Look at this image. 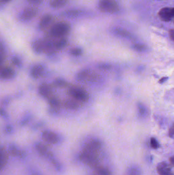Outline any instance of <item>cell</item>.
Here are the masks:
<instances>
[{
  "label": "cell",
  "instance_id": "obj_14",
  "mask_svg": "<svg viewBox=\"0 0 174 175\" xmlns=\"http://www.w3.org/2000/svg\"><path fill=\"white\" fill-rule=\"evenodd\" d=\"M44 72V68L43 65L41 64L35 65L31 69L30 75L33 78L35 79H39L41 77Z\"/></svg>",
  "mask_w": 174,
  "mask_h": 175
},
{
  "label": "cell",
  "instance_id": "obj_8",
  "mask_svg": "<svg viewBox=\"0 0 174 175\" xmlns=\"http://www.w3.org/2000/svg\"><path fill=\"white\" fill-rule=\"evenodd\" d=\"M34 148L40 155L48 159V160L54 157L53 153L50 152L47 146L41 142H36L34 144Z\"/></svg>",
  "mask_w": 174,
  "mask_h": 175
},
{
  "label": "cell",
  "instance_id": "obj_41",
  "mask_svg": "<svg viewBox=\"0 0 174 175\" xmlns=\"http://www.w3.org/2000/svg\"><path fill=\"white\" fill-rule=\"evenodd\" d=\"M10 100V98L9 97H7L3 100V104L4 105H6V104H8L9 101Z\"/></svg>",
  "mask_w": 174,
  "mask_h": 175
},
{
  "label": "cell",
  "instance_id": "obj_34",
  "mask_svg": "<svg viewBox=\"0 0 174 175\" xmlns=\"http://www.w3.org/2000/svg\"><path fill=\"white\" fill-rule=\"evenodd\" d=\"M155 120L157 121L158 123L159 124V125H161V126L164 125V124H165V122H166L165 119L162 117L160 116H155Z\"/></svg>",
  "mask_w": 174,
  "mask_h": 175
},
{
  "label": "cell",
  "instance_id": "obj_2",
  "mask_svg": "<svg viewBox=\"0 0 174 175\" xmlns=\"http://www.w3.org/2000/svg\"><path fill=\"white\" fill-rule=\"evenodd\" d=\"M79 159L82 162L85 163L91 168H94V169L100 166L97 152L83 149L81 152L79 154Z\"/></svg>",
  "mask_w": 174,
  "mask_h": 175
},
{
  "label": "cell",
  "instance_id": "obj_25",
  "mask_svg": "<svg viewBox=\"0 0 174 175\" xmlns=\"http://www.w3.org/2000/svg\"><path fill=\"white\" fill-rule=\"evenodd\" d=\"M53 85L56 87L60 88H64L68 87L69 84L66 80L64 79L58 78L55 79L53 82Z\"/></svg>",
  "mask_w": 174,
  "mask_h": 175
},
{
  "label": "cell",
  "instance_id": "obj_7",
  "mask_svg": "<svg viewBox=\"0 0 174 175\" xmlns=\"http://www.w3.org/2000/svg\"><path fill=\"white\" fill-rule=\"evenodd\" d=\"M38 14V9L37 8L31 7L26 8L21 11L19 15V18L21 21H29L32 20Z\"/></svg>",
  "mask_w": 174,
  "mask_h": 175
},
{
  "label": "cell",
  "instance_id": "obj_28",
  "mask_svg": "<svg viewBox=\"0 0 174 175\" xmlns=\"http://www.w3.org/2000/svg\"><path fill=\"white\" fill-rule=\"evenodd\" d=\"M49 161L51 162L52 164L54 166V168H55V169H56V171L59 172H62L63 169H64L63 166H62V165L61 164L60 162L55 158V157H53Z\"/></svg>",
  "mask_w": 174,
  "mask_h": 175
},
{
  "label": "cell",
  "instance_id": "obj_1",
  "mask_svg": "<svg viewBox=\"0 0 174 175\" xmlns=\"http://www.w3.org/2000/svg\"><path fill=\"white\" fill-rule=\"evenodd\" d=\"M71 27L68 23L59 22L53 25L48 31V36L53 39L64 38L70 33Z\"/></svg>",
  "mask_w": 174,
  "mask_h": 175
},
{
  "label": "cell",
  "instance_id": "obj_22",
  "mask_svg": "<svg viewBox=\"0 0 174 175\" xmlns=\"http://www.w3.org/2000/svg\"><path fill=\"white\" fill-rule=\"evenodd\" d=\"M68 3V0H50L49 5L53 8H60L65 6Z\"/></svg>",
  "mask_w": 174,
  "mask_h": 175
},
{
  "label": "cell",
  "instance_id": "obj_32",
  "mask_svg": "<svg viewBox=\"0 0 174 175\" xmlns=\"http://www.w3.org/2000/svg\"><path fill=\"white\" fill-rule=\"evenodd\" d=\"M97 68L100 70H108L110 69L111 68V66L109 63H102L99 64L97 66Z\"/></svg>",
  "mask_w": 174,
  "mask_h": 175
},
{
  "label": "cell",
  "instance_id": "obj_26",
  "mask_svg": "<svg viewBox=\"0 0 174 175\" xmlns=\"http://www.w3.org/2000/svg\"><path fill=\"white\" fill-rule=\"evenodd\" d=\"M114 32L115 35L118 36L123 37V38H127L129 39H132L133 38V36L131 35L130 33L128 32L125 30H122L121 29H115L114 30Z\"/></svg>",
  "mask_w": 174,
  "mask_h": 175
},
{
  "label": "cell",
  "instance_id": "obj_29",
  "mask_svg": "<svg viewBox=\"0 0 174 175\" xmlns=\"http://www.w3.org/2000/svg\"><path fill=\"white\" fill-rule=\"evenodd\" d=\"M95 169L98 175H110V172L107 169L101 166L100 165Z\"/></svg>",
  "mask_w": 174,
  "mask_h": 175
},
{
  "label": "cell",
  "instance_id": "obj_23",
  "mask_svg": "<svg viewBox=\"0 0 174 175\" xmlns=\"http://www.w3.org/2000/svg\"><path fill=\"white\" fill-rule=\"evenodd\" d=\"M47 100L51 108L58 110V109L60 107V102L59 100L55 97L51 96L47 98Z\"/></svg>",
  "mask_w": 174,
  "mask_h": 175
},
{
  "label": "cell",
  "instance_id": "obj_16",
  "mask_svg": "<svg viewBox=\"0 0 174 175\" xmlns=\"http://www.w3.org/2000/svg\"><path fill=\"white\" fill-rule=\"evenodd\" d=\"M53 20V16L50 14L44 15L40 20L38 24V28L40 30H44L46 29Z\"/></svg>",
  "mask_w": 174,
  "mask_h": 175
},
{
  "label": "cell",
  "instance_id": "obj_11",
  "mask_svg": "<svg viewBox=\"0 0 174 175\" xmlns=\"http://www.w3.org/2000/svg\"><path fill=\"white\" fill-rule=\"evenodd\" d=\"M102 145V142L99 139L94 138L89 140L87 143H85L83 149L94 152H97V151H98L101 148Z\"/></svg>",
  "mask_w": 174,
  "mask_h": 175
},
{
  "label": "cell",
  "instance_id": "obj_10",
  "mask_svg": "<svg viewBox=\"0 0 174 175\" xmlns=\"http://www.w3.org/2000/svg\"><path fill=\"white\" fill-rule=\"evenodd\" d=\"M9 155L18 158L24 159L26 158L27 154L23 149H21L14 144H10L7 149Z\"/></svg>",
  "mask_w": 174,
  "mask_h": 175
},
{
  "label": "cell",
  "instance_id": "obj_17",
  "mask_svg": "<svg viewBox=\"0 0 174 175\" xmlns=\"http://www.w3.org/2000/svg\"><path fill=\"white\" fill-rule=\"evenodd\" d=\"M15 72L9 67H5L2 68L1 72V77L3 79H9L14 78Z\"/></svg>",
  "mask_w": 174,
  "mask_h": 175
},
{
  "label": "cell",
  "instance_id": "obj_38",
  "mask_svg": "<svg viewBox=\"0 0 174 175\" xmlns=\"http://www.w3.org/2000/svg\"><path fill=\"white\" fill-rule=\"evenodd\" d=\"M12 131H13V128H12V126L10 125H7L5 128V132L8 134L12 133Z\"/></svg>",
  "mask_w": 174,
  "mask_h": 175
},
{
  "label": "cell",
  "instance_id": "obj_31",
  "mask_svg": "<svg viewBox=\"0 0 174 175\" xmlns=\"http://www.w3.org/2000/svg\"><path fill=\"white\" fill-rule=\"evenodd\" d=\"M150 145L153 149H157L160 147V144L156 138L154 137H152L150 139Z\"/></svg>",
  "mask_w": 174,
  "mask_h": 175
},
{
  "label": "cell",
  "instance_id": "obj_30",
  "mask_svg": "<svg viewBox=\"0 0 174 175\" xmlns=\"http://www.w3.org/2000/svg\"><path fill=\"white\" fill-rule=\"evenodd\" d=\"M70 53L74 56H80L83 53V51L80 48H73L70 50Z\"/></svg>",
  "mask_w": 174,
  "mask_h": 175
},
{
  "label": "cell",
  "instance_id": "obj_40",
  "mask_svg": "<svg viewBox=\"0 0 174 175\" xmlns=\"http://www.w3.org/2000/svg\"><path fill=\"white\" fill-rule=\"evenodd\" d=\"M168 76H165V77H163L160 79H159V81H158V83H159L160 84H162V83H165V82H167V80H168Z\"/></svg>",
  "mask_w": 174,
  "mask_h": 175
},
{
  "label": "cell",
  "instance_id": "obj_4",
  "mask_svg": "<svg viewBox=\"0 0 174 175\" xmlns=\"http://www.w3.org/2000/svg\"><path fill=\"white\" fill-rule=\"evenodd\" d=\"M68 93L75 100L82 102H87L89 100V95L85 90L80 88L72 87L69 88Z\"/></svg>",
  "mask_w": 174,
  "mask_h": 175
},
{
  "label": "cell",
  "instance_id": "obj_3",
  "mask_svg": "<svg viewBox=\"0 0 174 175\" xmlns=\"http://www.w3.org/2000/svg\"><path fill=\"white\" fill-rule=\"evenodd\" d=\"M99 9L102 12L115 14L119 11V6L115 0H99Z\"/></svg>",
  "mask_w": 174,
  "mask_h": 175
},
{
  "label": "cell",
  "instance_id": "obj_21",
  "mask_svg": "<svg viewBox=\"0 0 174 175\" xmlns=\"http://www.w3.org/2000/svg\"><path fill=\"white\" fill-rule=\"evenodd\" d=\"M68 44V41L65 37L55 39V47L57 50H61L62 49H64V47L67 46Z\"/></svg>",
  "mask_w": 174,
  "mask_h": 175
},
{
  "label": "cell",
  "instance_id": "obj_24",
  "mask_svg": "<svg viewBox=\"0 0 174 175\" xmlns=\"http://www.w3.org/2000/svg\"><path fill=\"white\" fill-rule=\"evenodd\" d=\"M64 106L67 109L75 110L78 109L79 107V104L76 101L71 100H66L63 103Z\"/></svg>",
  "mask_w": 174,
  "mask_h": 175
},
{
  "label": "cell",
  "instance_id": "obj_12",
  "mask_svg": "<svg viewBox=\"0 0 174 175\" xmlns=\"http://www.w3.org/2000/svg\"><path fill=\"white\" fill-rule=\"evenodd\" d=\"M31 46L35 53L41 54L44 53L45 49V40L41 39H35L32 42Z\"/></svg>",
  "mask_w": 174,
  "mask_h": 175
},
{
  "label": "cell",
  "instance_id": "obj_27",
  "mask_svg": "<svg viewBox=\"0 0 174 175\" xmlns=\"http://www.w3.org/2000/svg\"><path fill=\"white\" fill-rule=\"evenodd\" d=\"M132 48L133 50L140 52H145L148 50L147 46L142 43H135L132 45Z\"/></svg>",
  "mask_w": 174,
  "mask_h": 175
},
{
  "label": "cell",
  "instance_id": "obj_19",
  "mask_svg": "<svg viewBox=\"0 0 174 175\" xmlns=\"http://www.w3.org/2000/svg\"><path fill=\"white\" fill-rule=\"evenodd\" d=\"M138 114L141 118H145L148 117L149 115V109L146 106L142 103H138L137 104Z\"/></svg>",
  "mask_w": 174,
  "mask_h": 175
},
{
  "label": "cell",
  "instance_id": "obj_43",
  "mask_svg": "<svg viewBox=\"0 0 174 175\" xmlns=\"http://www.w3.org/2000/svg\"><path fill=\"white\" fill-rule=\"evenodd\" d=\"M1 115L2 116L4 117H7L6 112L4 110H3V109H1Z\"/></svg>",
  "mask_w": 174,
  "mask_h": 175
},
{
  "label": "cell",
  "instance_id": "obj_20",
  "mask_svg": "<svg viewBox=\"0 0 174 175\" xmlns=\"http://www.w3.org/2000/svg\"><path fill=\"white\" fill-rule=\"evenodd\" d=\"M8 152L6 148L4 146L1 148V169H3V168L6 166L8 161Z\"/></svg>",
  "mask_w": 174,
  "mask_h": 175
},
{
  "label": "cell",
  "instance_id": "obj_36",
  "mask_svg": "<svg viewBox=\"0 0 174 175\" xmlns=\"http://www.w3.org/2000/svg\"><path fill=\"white\" fill-rule=\"evenodd\" d=\"M168 136L171 138L174 137V124L170 127L168 131Z\"/></svg>",
  "mask_w": 174,
  "mask_h": 175
},
{
  "label": "cell",
  "instance_id": "obj_6",
  "mask_svg": "<svg viewBox=\"0 0 174 175\" xmlns=\"http://www.w3.org/2000/svg\"><path fill=\"white\" fill-rule=\"evenodd\" d=\"M41 138L45 142L50 144H57L61 141V137L54 132L45 130L41 134Z\"/></svg>",
  "mask_w": 174,
  "mask_h": 175
},
{
  "label": "cell",
  "instance_id": "obj_9",
  "mask_svg": "<svg viewBox=\"0 0 174 175\" xmlns=\"http://www.w3.org/2000/svg\"><path fill=\"white\" fill-rule=\"evenodd\" d=\"M158 15L163 21H171L174 17V7L162 8L159 10Z\"/></svg>",
  "mask_w": 174,
  "mask_h": 175
},
{
  "label": "cell",
  "instance_id": "obj_45",
  "mask_svg": "<svg viewBox=\"0 0 174 175\" xmlns=\"http://www.w3.org/2000/svg\"><path fill=\"white\" fill-rule=\"evenodd\" d=\"M11 1V0H1L2 2H3V3H5V4L8 3V2Z\"/></svg>",
  "mask_w": 174,
  "mask_h": 175
},
{
  "label": "cell",
  "instance_id": "obj_13",
  "mask_svg": "<svg viewBox=\"0 0 174 175\" xmlns=\"http://www.w3.org/2000/svg\"><path fill=\"white\" fill-rule=\"evenodd\" d=\"M157 171L159 175H174L170 165L165 162L158 163L157 166Z\"/></svg>",
  "mask_w": 174,
  "mask_h": 175
},
{
  "label": "cell",
  "instance_id": "obj_42",
  "mask_svg": "<svg viewBox=\"0 0 174 175\" xmlns=\"http://www.w3.org/2000/svg\"><path fill=\"white\" fill-rule=\"evenodd\" d=\"M30 173L31 175H42L41 173H40L39 172L34 170V169H31L30 171Z\"/></svg>",
  "mask_w": 174,
  "mask_h": 175
},
{
  "label": "cell",
  "instance_id": "obj_37",
  "mask_svg": "<svg viewBox=\"0 0 174 175\" xmlns=\"http://www.w3.org/2000/svg\"><path fill=\"white\" fill-rule=\"evenodd\" d=\"M27 1L32 4L38 5L41 4V3H43L44 0H27Z\"/></svg>",
  "mask_w": 174,
  "mask_h": 175
},
{
  "label": "cell",
  "instance_id": "obj_33",
  "mask_svg": "<svg viewBox=\"0 0 174 175\" xmlns=\"http://www.w3.org/2000/svg\"><path fill=\"white\" fill-rule=\"evenodd\" d=\"M12 63L16 66L20 67L21 65V61L20 60L19 58H17V56H14L11 59Z\"/></svg>",
  "mask_w": 174,
  "mask_h": 175
},
{
  "label": "cell",
  "instance_id": "obj_18",
  "mask_svg": "<svg viewBox=\"0 0 174 175\" xmlns=\"http://www.w3.org/2000/svg\"><path fill=\"white\" fill-rule=\"evenodd\" d=\"M83 14V12L82 10L78 9H72V10L65 11L61 14L60 16L66 18H75L82 15Z\"/></svg>",
  "mask_w": 174,
  "mask_h": 175
},
{
  "label": "cell",
  "instance_id": "obj_15",
  "mask_svg": "<svg viewBox=\"0 0 174 175\" xmlns=\"http://www.w3.org/2000/svg\"><path fill=\"white\" fill-rule=\"evenodd\" d=\"M38 91L40 95L47 99L49 97L52 96V88L51 86V85L48 83H43L40 85L38 88Z\"/></svg>",
  "mask_w": 174,
  "mask_h": 175
},
{
  "label": "cell",
  "instance_id": "obj_5",
  "mask_svg": "<svg viewBox=\"0 0 174 175\" xmlns=\"http://www.w3.org/2000/svg\"><path fill=\"white\" fill-rule=\"evenodd\" d=\"M77 79L84 82H95L98 79V74L91 70L84 69L78 73Z\"/></svg>",
  "mask_w": 174,
  "mask_h": 175
},
{
  "label": "cell",
  "instance_id": "obj_39",
  "mask_svg": "<svg viewBox=\"0 0 174 175\" xmlns=\"http://www.w3.org/2000/svg\"><path fill=\"white\" fill-rule=\"evenodd\" d=\"M169 35L172 41L174 42V29H172L169 31Z\"/></svg>",
  "mask_w": 174,
  "mask_h": 175
},
{
  "label": "cell",
  "instance_id": "obj_35",
  "mask_svg": "<svg viewBox=\"0 0 174 175\" xmlns=\"http://www.w3.org/2000/svg\"><path fill=\"white\" fill-rule=\"evenodd\" d=\"M30 116H27V117H25L22 120H21V125H25L27 124L28 122L30 120Z\"/></svg>",
  "mask_w": 174,
  "mask_h": 175
},
{
  "label": "cell",
  "instance_id": "obj_44",
  "mask_svg": "<svg viewBox=\"0 0 174 175\" xmlns=\"http://www.w3.org/2000/svg\"><path fill=\"white\" fill-rule=\"evenodd\" d=\"M170 161L171 165L174 166V156L171 157L170 158Z\"/></svg>",
  "mask_w": 174,
  "mask_h": 175
}]
</instances>
